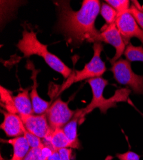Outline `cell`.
<instances>
[{
    "label": "cell",
    "instance_id": "20",
    "mask_svg": "<svg viewBox=\"0 0 143 160\" xmlns=\"http://www.w3.org/2000/svg\"><path fill=\"white\" fill-rule=\"evenodd\" d=\"M27 140H28L31 148H43L44 145L43 143V140L40 138L37 137V136L33 135L32 133L28 131L27 130L24 128V135H23Z\"/></svg>",
    "mask_w": 143,
    "mask_h": 160
},
{
    "label": "cell",
    "instance_id": "10",
    "mask_svg": "<svg viewBox=\"0 0 143 160\" xmlns=\"http://www.w3.org/2000/svg\"><path fill=\"white\" fill-rule=\"evenodd\" d=\"M4 119L0 128L8 137H18L24 135V126L20 115L3 112Z\"/></svg>",
    "mask_w": 143,
    "mask_h": 160
},
{
    "label": "cell",
    "instance_id": "19",
    "mask_svg": "<svg viewBox=\"0 0 143 160\" xmlns=\"http://www.w3.org/2000/svg\"><path fill=\"white\" fill-rule=\"evenodd\" d=\"M105 2L117 11L118 16L128 12L130 8L128 0H107Z\"/></svg>",
    "mask_w": 143,
    "mask_h": 160
},
{
    "label": "cell",
    "instance_id": "21",
    "mask_svg": "<svg viewBox=\"0 0 143 160\" xmlns=\"http://www.w3.org/2000/svg\"><path fill=\"white\" fill-rule=\"evenodd\" d=\"M128 12L134 17L137 23L143 30V10L138 8L137 6L132 5L130 7Z\"/></svg>",
    "mask_w": 143,
    "mask_h": 160
},
{
    "label": "cell",
    "instance_id": "22",
    "mask_svg": "<svg viewBox=\"0 0 143 160\" xmlns=\"http://www.w3.org/2000/svg\"><path fill=\"white\" fill-rule=\"evenodd\" d=\"M41 148H31L23 160H47L42 154ZM1 160H3L2 156H1Z\"/></svg>",
    "mask_w": 143,
    "mask_h": 160
},
{
    "label": "cell",
    "instance_id": "23",
    "mask_svg": "<svg viewBox=\"0 0 143 160\" xmlns=\"http://www.w3.org/2000/svg\"><path fill=\"white\" fill-rule=\"evenodd\" d=\"M116 157L120 160H140V155L133 152L127 151L125 153L116 154Z\"/></svg>",
    "mask_w": 143,
    "mask_h": 160
},
{
    "label": "cell",
    "instance_id": "8",
    "mask_svg": "<svg viewBox=\"0 0 143 160\" xmlns=\"http://www.w3.org/2000/svg\"><path fill=\"white\" fill-rule=\"evenodd\" d=\"M23 124L30 132L37 137L47 141L54 130L50 128L46 113L41 115H20Z\"/></svg>",
    "mask_w": 143,
    "mask_h": 160
},
{
    "label": "cell",
    "instance_id": "25",
    "mask_svg": "<svg viewBox=\"0 0 143 160\" xmlns=\"http://www.w3.org/2000/svg\"><path fill=\"white\" fill-rule=\"evenodd\" d=\"M47 160H62L59 152L57 151H54L50 156L47 158Z\"/></svg>",
    "mask_w": 143,
    "mask_h": 160
},
{
    "label": "cell",
    "instance_id": "9",
    "mask_svg": "<svg viewBox=\"0 0 143 160\" xmlns=\"http://www.w3.org/2000/svg\"><path fill=\"white\" fill-rule=\"evenodd\" d=\"M115 24L126 45L130 44V40L133 37L139 39L143 45V30L140 28L130 13L126 12L118 16L115 21Z\"/></svg>",
    "mask_w": 143,
    "mask_h": 160
},
{
    "label": "cell",
    "instance_id": "17",
    "mask_svg": "<svg viewBox=\"0 0 143 160\" xmlns=\"http://www.w3.org/2000/svg\"><path fill=\"white\" fill-rule=\"evenodd\" d=\"M125 56L130 62H143V47L134 46L129 44L125 51Z\"/></svg>",
    "mask_w": 143,
    "mask_h": 160
},
{
    "label": "cell",
    "instance_id": "16",
    "mask_svg": "<svg viewBox=\"0 0 143 160\" xmlns=\"http://www.w3.org/2000/svg\"><path fill=\"white\" fill-rule=\"evenodd\" d=\"M1 102L2 106L7 112L15 114L18 113L16 108L12 93L3 87H1Z\"/></svg>",
    "mask_w": 143,
    "mask_h": 160
},
{
    "label": "cell",
    "instance_id": "15",
    "mask_svg": "<svg viewBox=\"0 0 143 160\" xmlns=\"http://www.w3.org/2000/svg\"><path fill=\"white\" fill-rule=\"evenodd\" d=\"M84 119V118L82 116V109L78 110L76 111L74 117L72 118L71 121L62 128L64 132L68 137V138L76 146L77 149H79L81 146L79 138H78L77 128L79 122Z\"/></svg>",
    "mask_w": 143,
    "mask_h": 160
},
{
    "label": "cell",
    "instance_id": "24",
    "mask_svg": "<svg viewBox=\"0 0 143 160\" xmlns=\"http://www.w3.org/2000/svg\"><path fill=\"white\" fill-rule=\"evenodd\" d=\"M62 160H72L73 152L71 148H62L58 151Z\"/></svg>",
    "mask_w": 143,
    "mask_h": 160
},
{
    "label": "cell",
    "instance_id": "11",
    "mask_svg": "<svg viewBox=\"0 0 143 160\" xmlns=\"http://www.w3.org/2000/svg\"><path fill=\"white\" fill-rule=\"evenodd\" d=\"M28 68L32 71V75L31 78L33 82V85L32 87V90L30 93L31 101L32 102L33 110L34 114L41 115L46 113L49 108L50 107V102L43 99L37 92V75L39 71H37L32 64L28 63Z\"/></svg>",
    "mask_w": 143,
    "mask_h": 160
},
{
    "label": "cell",
    "instance_id": "12",
    "mask_svg": "<svg viewBox=\"0 0 143 160\" xmlns=\"http://www.w3.org/2000/svg\"><path fill=\"white\" fill-rule=\"evenodd\" d=\"M43 143L55 151L62 148L77 149L76 146L68 138L62 128H57L52 132L49 138L47 141H43Z\"/></svg>",
    "mask_w": 143,
    "mask_h": 160
},
{
    "label": "cell",
    "instance_id": "14",
    "mask_svg": "<svg viewBox=\"0 0 143 160\" xmlns=\"http://www.w3.org/2000/svg\"><path fill=\"white\" fill-rule=\"evenodd\" d=\"M13 99L19 115L34 114L28 89H24L20 92L17 96H13Z\"/></svg>",
    "mask_w": 143,
    "mask_h": 160
},
{
    "label": "cell",
    "instance_id": "6",
    "mask_svg": "<svg viewBox=\"0 0 143 160\" xmlns=\"http://www.w3.org/2000/svg\"><path fill=\"white\" fill-rule=\"evenodd\" d=\"M76 111L71 110L68 103L58 99L51 104L46 113L49 125L52 130L63 128L74 117Z\"/></svg>",
    "mask_w": 143,
    "mask_h": 160
},
{
    "label": "cell",
    "instance_id": "18",
    "mask_svg": "<svg viewBox=\"0 0 143 160\" xmlns=\"http://www.w3.org/2000/svg\"><path fill=\"white\" fill-rule=\"evenodd\" d=\"M100 13L102 17L105 20L107 24L110 25L115 22L118 16V12L107 3H103L100 9Z\"/></svg>",
    "mask_w": 143,
    "mask_h": 160
},
{
    "label": "cell",
    "instance_id": "5",
    "mask_svg": "<svg viewBox=\"0 0 143 160\" xmlns=\"http://www.w3.org/2000/svg\"><path fill=\"white\" fill-rule=\"evenodd\" d=\"M110 71L120 84L130 87L135 94L143 95V76L134 72L130 62L120 58L112 65Z\"/></svg>",
    "mask_w": 143,
    "mask_h": 160
},
{
    "label": "cell",
    "instance_id": "7",
    "mask_svg": "<svg viewBox=\"0 0 143 160\" xmlns=\"http://www.w3.org/2000/svg\"><path fill=\"white\" fill-rule=\"evenodd\" d=\"M100 42L109 44L115 49V54L110 60L112 65L120 59L126 49V44L115 22L110 25L106 24L101 28L98 38V42Z\"/></svg>",
    "mask_w": 143,
    "mask_h": 160
},
{
    "label": "cell",
    "instance_id": "4",
    "mask_svg": "<svg viewBox=\"0 0 143 160\" xmlns=\"http://www.w3.org/2000/svg\"><path fill=\"white\" fill-rule=\"evenodd\" d=\"M93 48L94 55L92 59L85 65L82 70L76 71L74 72V74L70 79H68V81L62 85L60 92L66 90L74 83L82 81L86 79H90L95 78H100L105 73L107 68L105 63L101 58L103 46L101 42H95L94 43ZM60 92L59 94H60Z\"/></svg>",
    "mask_w": 143,
    "mask_h": 160
},
{
    "label": "cell",
    "instance_id": "2",
    "mask_svg": "<svg viewBox=\"0 0 143 160\" xmlns=\"http://www.w3.org/2000/svg\"><path fill=\"white\" fill-rule=\"evenodd\" d=\"M17 46L23 53L24 57L28 58L32 55L39 56L52 69L61 74L65 79L68 78L70 76L71 69L59 58L48 51V46L38 41L36 33L33 30L28 31L24 29L23 37Z\"/></svg>",
    "mask_w": 143,
    "mask_h": 160
},
{
    "label": "cell",
    "instance_id": "1",
    "mask_svg": "<svg viewBox=\"0 0 143 160\" xmlns=\"http://www.w3.org/2000/svg\"><path fill=\"white\" fill-rule=\"evenodd\" d=\"M59 19L57 29L68 43L79 46L84 42H98L100 32L95 28V21L100 12L98 0H84L79 10L74 11L68 2L57 3Z\"/></svg>",
    "mask_w": 143,
    "mask_h": 160
},
{
    "label": "cell",
    "instance_id": "3",
    "mask_svg": "<svg viewBox=\"0 0 143 160\" xmlns=\"http://www.w3.org/2000/svg\"><path fill=\"white\" fill-rule=\"evenodd\" d=\"M88 83L92 89L93 99L85 108L82 109L84 118L95 108H99L102 113L105 114L109 108L116 107L118 102L127 101L130 93L128 88H121L117 90L112 97L105 99L103 97V91L108 85L107 80L101 77L95 78L88 79Z\"/></svg>",
    "mask_w": 143,
    "mask_h": 160
},
{
    "label": "cell",
    "instance_id": "13",
    "mask_svg": "<svg viewBox=\"0 0 143 160\" xmlns=\"http://www.w3.org/2000/svg\"><path fill=\"white\" fill-rule=\"evenodd\" d=\"M13 148V155L10 160H23L30 151L31 147L24 136L4 141Z\"/></svg>",
    "mask_w": 143,
    "mask_h": 160
}]
</instances>
